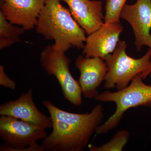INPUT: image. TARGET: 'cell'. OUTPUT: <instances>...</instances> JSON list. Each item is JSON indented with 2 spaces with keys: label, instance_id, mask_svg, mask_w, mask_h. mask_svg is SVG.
<instances>
[{
  "label": "cell",
  "instance_id": "cell-1",
  "mask_svg": "<svg viewBox=\"0 0 151 151\" xmlns=\"http://www.w3.org/2000/svg\"><path fill=\"white\" fill-rule=\"evenodd\" d=\"M48 112L52 131L40 144L44 151H82L88 145L104 118V110L96 105L89 113L77 114L52 105Z\"/></svg>",
  "mask_w": 151,
  "mask_h": 151
},
{
  "label": "cell",
  "instance_id": "cell-2",
  "mask_svg": "<svg viewBox=\"0 0 151 151\" xmlns=\"http://www.w3.org/2000/svg\"><path fill=\"white\" fill-rule=\"evenodd\" d=\"M36 31L47 40H53L55 50L65 52L71 47L84 48L86 33L72 17L69 9L60 0H45Z\"/></svg>",
  "mask_w": 151,
  "mask_h": 151
},
{
  "label": "cell",
  "instance_id": "cell-3",
  "mask_svg": "<svg viewBox=\"0 0 151 151\" xmlns=\"http://www.w3.org/2000/svg\"><path fill=\"white\" fill-rule=\"evenodd\" d=\"M141 74L133 78L130 84L122 90L115 92L106 90L95 97V100L103 103H114L116 105L114 113L106 122L100 125L96 134H106L119 126L124 113L130 108L138 107L151 108V86L143 81Z\"/></svg>",
  "mask_w": 151,
  "mask_h": 151
},
{
  "label": "cell",
  "instance_id": "cell-4",
  "mask_svg": "<svg viewBox=\"0 0 151 151\" xmlns=\"http://www.w3.org/2000/svg\"><path fill=\"white\" fill-rule=\"evenodd\" d=\"M127 46L126 42L120 40L113 52L104 60L107 71L104 86L108 90L116 89L119 91L124 89L136 76L144 73L148 67L151 58L150 49L144 56L136 59L127 54Z\"/></svg>",
  "mask_w": 151,
  "mask_h": 151
},
{
  "label": "cell",
  "instance_id": "cell-5",
  "mask_svg": "<svg viewBox=\"0 0 151 151\" xmlns=\"http://www.w3.org/2000/svg\"><path fill=\"white\" fill-rule=\"evenodd\" d=\"M46 128L19 120L12 116H1L0 137L5 144L1 151H42L37 142L47 136Z\"/></svg>",
  "mask_w": 151,
  "mask_h": 151
},
{
  "label": "cell",
  "instance_id": "cell-6",
  "mask_svg": "<svg viewBox=\"0 0 151 151\" xmlns=\"http://www.w3.org/2000/svg\"><path fill=\"white\" fill-rule=\"evenodd\" d=\"M40 62L46 73L56 78L64 99L76 106H81V87L70 73V60L65 52L56 51L52 45H48L41 52Z\"/></svg>",
  "mask_w": 151,
  "mask_h": 151
},
{
  "label": "cell",
  "instance_id": "cell-7",
  "mask_svg": "<svg viewBox=\"0 0 151 151\" xmlns=\"http://www.w3.org/2000/svg\"><path fill=\"white\" fill-rule=\"evenodd\" d=\"M120 17L129 24L135 36L134 45L138 52L144 46L151 50V0H137L133 4H126ZM151 72V58L148 67L141 74L145 79Z\"/></svg>",
  "mask_w": 151,
  "mask_h": 151
},
{
  "label": "cell",
  "instance_id": "cell-8",
  "mask_svg": "<svg viewBox=\"0 0 151 151\" xmlns=\"http://www.w3.org/2000/svg\"><path fill=\"white\" fill-rule=\"evenodd\" d=\"M123 29L120 22H104L97 30L86 38L83 55L88 58H100L105 60L116 49Z\"/></svg>",
  "mask_w": 151,
  "mask_h": 151
},
{
  "label": "cell",
  "instance_id": "cell-9",
  "mask_svg": "<svg viewBox=\"0 0 151 151\" xmlns=\"http://www.w3.org/2000/svg\"><path fill=\"white\" fill-rule=\"evenodd\" d=\"M45 0H0V12L12 24L26 30L35 27Z\"/></svg>",
  "mask_w": 151,
  "mask_h": 151
},
{
  "label": "cell",
  "instance_id": "cell-10",
  "mask_svg": "<svg viewBox=\"0 0 151 151\" xmlns=\"http://www.w3.org/2000/svg\"><path fill=\"white\" fill-rule=\"evenodd\" d=\"M0 115L12 116L46 129L52 127L51 117L45 116L37 108L31 88L27 92L22 93L16 100L2 104L0 106Z\"/></svg>",
  "mask_w": 151,
  "mask_h": 151
},
{
  "label": "cell",
  "instance_id": "cell-11",
  "mask_svg": "<svg viewBox=\"0 0 151 151\" xmlns=\"http://www.w3.org/2000/svg\"><path fill=\"white\" fill-rule=\"evenodd\" d=\"M75 66L80 73L78 81L82 95L87 99H95L99 94L98 88L107 73L105 61L100 58L80 55L76 60Z\"/></svg>",
  "mask_w": 151,
  "mask_h": 151
},
{
  "label": "cell",
  "instance_id": "cell-12",
  "mask_svg": "<svg viewBox=\"0 0 151 151\" xmlns=\"http://www.w3.org/2000/svg\"><path fill=\"white\" fill-rule=\"evenodd\" d=\"M68 5L76 21L89 35L104 24L103 1L100 0H60Z\"/></svg>",
  "mask_w": 151,
  "mask_h": 151
},
{
  "label": "cell",
  "instance_id": "cell-13",
  "mask_svg": "<svg viewBox=\"0 0 151 151\" xmlns=\"http://www.w3.org/2000/svg\"><path fill=\"white\" fill-rule=\"evenodd\" d=\"M25 30L12 24L0 12V50L12 46L20 41V36Z\"/></svg>",
  "mask_w": 151,
  "mask_h": 151
},
{
  "label": "cell",
  "instance_id": "cell-14",
  "mask_svg": "<svg viewBox=\"0 0 151 151\" xmlns=\"http://www.w3.org/2000/svg\"><path fill=\"white\" fill-rule=\"evenodd\" d=\"M130 137V133L128 131L120 130L107 143L100 146L90 145L88 148L90 151H122L128 143Z\"/></svg>",
  "mask_w": 151,
  "mask_h": 151
},
{
  "label": "cell",
  "instance_id": "cell-15",
  "mask_svg": "<svg viewBox=\"0 0 151 151\" xmlns=\"http://www.w3.org/2000/svg\"><path fill=\"white\" fill-rule=\"evenodd\" d=\"M127 0H106L104 22H120L122 9Z\"/></svg>",
  "mask_w": 151,
  "mask_h": 151
},
{
  "label": "cell",
  "instance_id": "cell-16",
  "mask_svg": "<svg viewBox=\"0 0 151 151\" xmlns=\"http://www.w3.org/2000/svg\"><path fill=\"white\" fill-rule=\"evenodd\" d=\"M0 85L13 90L17 86L16 82L7 75L4 68L1 65H0Z\"/></svg>",
  "mask_w": 151,
  "mask_h": 151
},
{
  "label": "cell",
  "instance_id": "cell-17",
  "mask_svg": "<svg viewBox=\"0 0 151 151\" xmlns=\"http://www.w3.org/2000/svg\"><path fill=\"white\" fill-rule=\"evenodd\" d=\"M100 1H106V0H100Z\"/></svg>",
  "mask_w": 151,
  "mask_h": 151
},
{
  "label": "cell",
  "instance_id": "cell-18",
  "mask_svg": "<svg viewBox=\"0 0 151 151\" xmlns=\"http://www.w3.org/2000/svg\"><path fill=\"white\" fill-rule=\"evenodd\" d=\"M150 76L151 77V72L150 73Z\"/></svg>",
  "mask_w": 151,
  "mask_h": 151
}]
</instances>
